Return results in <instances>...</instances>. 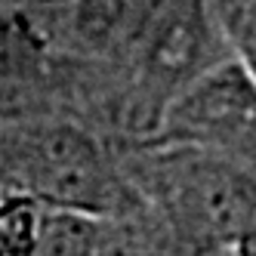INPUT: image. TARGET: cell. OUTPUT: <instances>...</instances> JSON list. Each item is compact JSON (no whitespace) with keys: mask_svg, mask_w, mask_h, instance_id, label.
<instances>
[{"mask_svg":"<svg viewBox=\"0 0 256 256\" xmlns=\"http://www.w3.org/2000/svg\"><path fill=\"white\" fill-rule=\"evenodd\" d=\"M52 44L46 28L22 10L0 12V120L40 114Z\"/></svg>","mask_w":256,"mask_h":256,"instance_id":"obj_4","label":"cell"},{"mask_svg":"<svg viewBox=\"0 0 256 256\" xmlns=\"http://www.w3.org/2000/svg\"><path fill=\"white\" fill-rule=\"evenodd\" d=\"M232 40H234L238 65H241L250 74V80L256 84V0H241V6L234 10Z\"/></svg>","mask_w":256,"mask_h":256,"instance_id":"obj_6","label":"cell"},{"mask_svg":"<svg viewBox=\"0 0 256 256\" xmlns=\"http://www.w3.org/2000/svg\"><path fill=\"white\" fill-rule=\"evenodd\" d=\"M46 210L31 198L0 192V256H34Z\"/></svg>","mask_w":256,"mask_h":256,"instance_id":"obj_5","label":"cell"},{"mask_svg":"<svg viewBox=\"0 0 256 256\" xmlns=\"http://www.w3.org/2000/svg\"><path fill=\"white\" fill-rule=\"evenodd\" d=\"M0 192L84 216L124 219L142 210L118 158L93 133L44 114L0 120Z\"/></svg>","mask_w":256,"mask_h":256,"instance_id":"obj_2","label":"cell"},{"mask_svg":"<svg viewBox=\"0 0 256 256\" xmlns=\"http://www.w3.org/2000/svg\"><path fill=\"white\" fill-rule=\"evenodd\" d=\"M124 176L194 256H256V173L192 145H142Z\"/></svg>","mask_w":256,"mask_h":256,"instance_id":"obj_1","label":"cell"},{"mask_svg":"<svg viewBox=\"0 0 256 256\" xmlns=\"http://www.w3.org/2000/svg\"><path fill=\"white\" fill-rule=\"evenodd\" d=\"M170 0H71L62 38L90 59L124 65Z\"/></svg>","mask_w":256,"mask_h":256,"instance_id":"obj_3","label":"cell"}]
</instances>
